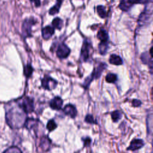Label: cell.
I'll use <instances>...</instances> for the list:
<instances>
[{
    "label": "cell",
    "instance_id": "cell-1",
    "mask_svg": "<svg viewBox=\"0 0 153 153\" xmlns=\"http://www.w3.org/2000/svg\"><path fill=\"white\" fill-rule=\"evenodd\" d=\"M26 113L17 100L10 102L5 105V118L8 125L12 128L22 127L26 121Z\"/></svg>",
    "mask_w": 153,
    "mask_h": 153
},
{
    "label": "cell",
    "instance_id": "cell-2",
    "mask_svg": "<svg viewBox=\"0 0 153 153\" xmlns=\"http://www.w3.org/2000/svg\"><path fill=\"white\" fill-rule=\"evenodd\" d=\"M107 65L106 63H101L94 70V71L92 72L91 75L90 76H89L88 77H87L85 80L84 81V83H83V87L84 88H87L90 82H91V81L94 79H97L99 78L100 75H102L103 71L106 69Z\"/></svg>",
    "mask_w": 153,
    "mask_h": 153
},
{
    "label": "cell",
    "instance_id": "cell-3",
    "mask_svg": "<svg viewBox=\"0 0 153 153\" xmlns=\"http://www.w3.org/2000/svg\"><path fill=\"white\" fill-rule=\"evenodd\" d=\"M18 104L26 114L32 112L34 109L33 100L29 97H25L17 100Z\"/></svg>",
    "mask_w": 153,
    "mask_h": 153
},
{
    "label": "cell",
    "instance_id": "cell-4",
    "mask_svg": "<svg viewBox=\"0 0 153 153\" xmlns=\"http://www.w3.org/2000/svg\"><path fill=\"white\" fill-rule=\"evenodd\" d=\"M36 23V21L33 17L26 19L22 24V35L25 38L31 36L32 27Z\"/></svg>",
    "mask_w": 153,
    "mask_h": 153
},
{
    "label": "cell",
    "instance_id": "cell-5",
    "mask_svg": "<svg viewBox=\"0 0 153 153\" xmlns=\"http://www.w3.org/2000/svg\"><path fill=\"white\" fill-rule=\"evenodd\" d=\"M148 0H121L118 5L120 10L123 11H128L133 5L137 4H143Z\"/></svg>",
    "mask_w": 153,
    "mask_h": 153
},
{
    "label": "cell",
    "instance_id": "cell-6",
    "mask_svg": "<svg viewBox=\"0 0 153 153\" xmlns=\"http://www.w3.org/2000/svg\"><path fill=\"white\" fill-rule=\"evenodd\" d=\"M42 87L48 90H51L56 87L57 85V82L50 76L45 75L41 81Z\"/></svg>",
    "mask_w": 153,
    "mask_h": 153
},
{
    "label": "cell",
    "instance_id": "cell-7",
    "mask_svg": "<svg viewBox=\"0 0 153 153\" xmlns=\"http://www.w3.org/2000/svg\"><path fill=\"white\" fill-rule=\"evenodd\" d=\"M71 50L69 48L63 43L60 44L57 49V56L60 59H65L69 55Z\"/></svg>",
    "mask_w": 153,
    "mask_h": 153
},
{
    "label": "cell",
    "instance_id": "cell-8",
    "mask_svg": "<svg viewBox=\"0 0 153 153\" xmlns=\"http://www.w3.org/2000/svg\"><path fill=\"white\" fill-rule=\"evenodd\" d=\"M152 17V4L150 5L149 8H146L145 9L144 11L140 14L139 17V23L143 25L145 23H148L149 19H151Z\"/></svg>",
    "mask_w": 153,
    "mask_h": 153
},
{
    "label": "cell",
    "instance_id": "cell-9",
    "mask_svg": "<svg viewBox=\"0 0 153 153\" xmlns=\"http://www.w3.org/2000/svg\"><path fill=\"white\" fill-rule=\"evenodd\" d=\"M90 48V44L87 41H84L81 50V59L85 62L89 57V51Z\"/></svg>",
    "mask_w": 153,
    "mask_h": 153
},
{
    "label": "cell",
    "instance_id": "cell-10",
    "mask_svg": "<svg viewBox=\"0 0 153 153\" xmlns=\"http://www.w3.org/2000/svg\"><path fill=\"white\" fill-rule=\"evenodd\" d=\"M144 145V142L140 139H134L130 142V146L127 148V150L136 151L140 149Z\"/></svg>",
    "mask_w": 153,
    "mask_h": 153
},
{
    "label": "cell",
    "instance_id": "cell-11",
    "mask_svg": "<svg viewBox=\"0 0 153 153\" xmlns=\"http://www.w3.org/2000/svg\"><path fill=\"white\" fill-rule=\"evenodd\" d=\"M63 111V112L66 115H68L71 118H74L76 116V114H77V111H76L75 107L71 104L66 105L64 107Z\"/></svg>",
    "mask_w": 153,
    "mask_h": 153
},
{
    "label": "cell",
    "instance_id": "cell-12",
    "mask_svg": "<svg viewBox=\"0 0 153 153\" xmlns=\"http://www.w3.org/2000/svg\"><path fill=\"white\" fill-rule=\"evenodd\" d=\"M63 105V100L58 96L54 97L50 102V106L54 110H59L62 108Z\"/></svg>",
    "mask_w": 153,
    "mask_h": 153
},
{
    "label": "cell",
    "instance_id": "cell-13",
    "mask_svg": "<svg viewBox=\"0 0 153 153\" xmlns=\"http://www.w3.org/2000/svg\"><path fill=\"white\" fill-rule=\"evenodd\" d=\"M54 33V29L50 26H46L42 29V36L44 39L50 38Z\"/></svg>",
    "mask_w": 153,
    "mask_h": 153
},
{
    "label": "cell",
    "instance_id": "cell-14",
    "mask_svg": "<svg viewBox=\"0 0 153 153\" xmlns=\"http://www.w3.org/2000/svg\"><path fill=\"white\" fill-rule=\"evenodd\" d=\"M152 57L149 56L148 57V53L147 52L143 53L141 55V60L142 62L145 64L148 65L149 66L150 70H151V73H152Z\"/></svg>",
    "mask_w": 153,
    "mask_h": 153
},
{
    "label": "cell",
    "instance_id": "cell-15",
    "mask_svg": "<svg viewBox=\"0 0 153 153\" xmlns=\"http://www.w3.org/2000/svg\"><path fill=\"white\" fill-rule=\"evenodd\" d=\"M63 0H56V3L54 5H53L50 10H49V14L50 15H55L56 14L58 13L59 10L60 8L61 5L63 2Z\"/></svg>",
    "mask_w": 153,
    "mask_h": 153
},
{
    "label": "cell",
    "instance_id": "cell-16",
    "mask_svg": "<svg viewBox=\"0 0 153 153\" xmlns=\"http://www.w3.org/2000/svg\"><path fill=\"white\" fill-rule=\"evenodd\" d=\"M109 62L110 63L115 65H121L123 64V60L119 56L115 54H111L110 56Z\"/></svg>",
    "mask_w": 153,
    "mask_h": 153
},
{
    "label": "cell",
    "instance_id": "cell-17",
    "mask_svg": "<svg viewBox=\"0 0 153 153\" xmlns=\"http://www.w3.org/2000/svg\"><path fill=\"white\" fill-rule=\"evenodd\" d=\"M97 38L101 42H107L109 38L108 32L104 29H100L97 34Z\"/></svg>",
    "mask_w": 153,
    "mask_h": 153
},
{
    "label": "cell",
    "instance_id": "cell-18",
    "mask_svg": "<svg viewBox=\"0 0 153 153\" xmlns=\"http://www.w3.org/2000/svg\"><path fill=\"white\" fill-rule=\"evenodd\" d=\"M40 143V146L44 151H47L49 149L50 145V141L48 137H43L41 140Z\"/></svg>",
    "mask_w": 153,
    "mask_h": 153
},
{
    "label": "cell",
    "instance_id": "cell-19",
    "mask_svg": "<svg viewBox=\"0 0 153 153\" xmlns=\"http://www.w3.org/2000/svg\"><path fill=\"white\" fill-rule=\"evenodd\" d=\"M96 10L100 17L104 19L107 16V11L106 10V7L105 6L102 5H97L96 7Z\"/></svg>",
    "mask_w": 153,
    "mask_h": 153
},
{
    "label": "cell",
    "instance_id": "cell-20",
    "mask_svg": "<svg viewBox=\"0 0 153 153\" xmlns=\"http://www.w3.org/2000/svg\"><path fill=\"white\" fill-rule=\"evenodd\" d=\"M51 24L54 29L60 30L63 26V20L59 17H56L53 20Z\"/></svg>",
    "mask_w": 153,
    "mask_h": 153
},
{
    "label": "cell",
    "instance_id": "cell-21",
    "mask_svg": "<svg viewBox=\"0 0 153 153\" xmlns=\"http://www.w3.org/2000/svg\"><path fill=\"white\" fill-rule=\"evenodd\" d=\"M99 51L100 54L104 55L106 53V51L108 49V44L107 42H101L98 46Z\"/></svg>",
    "mask_w": 153,
    "mask_h": 153
},
{
    "label": "cell",
    "instance_id": "cell-22",
    "mask_svg": "<svg viewBox=\"0 0 153 153\" xmlns=\"http://www.w3.org/2000/svg\"><path fill=\"white\" fill-rule=\"evenodd\" d=\"M105 79L107 82L114 83L117 80V75L115 74L109 73L106 75Z\"/></svg>",
    "mask_w": 153,
    "mask_h": 153
},
{
    "label": "cell",
    "instance_id": "cell-23",
    "mask_svg": "<svg viewBox=\"0 0 153 153\" xmlns=\"http://www.w3.org/2000/svg\"><path fill=\"white\" fill-rule=\"evenodd\" d=\"M122 117V115L119 111H114L111 113V118L114 122L118 121Z\"/></svg>",
    "mask_w": 153,
    "mask_h": 153
},
{
    "label": "cell",
    "instance_id": "cell-24",
    "mask_svg": "<svg viewBox=\"0 0 153 153\" xmlns=\"http://www.w3.org/2000/svg\"><path fill=\"white\" fill-rule=\"evenodd\" d=\"M56 127H57V124L55 123L54 120L51 119L48 121L47 124V129L48 131H51L54 130L55 128H56Z\"/></svg>",
    "mask_w": 153,
    "mask_h": 153
},
{
    "label": "cell",
    "instance_id": "cell-25",
    "mask_svg": "<svg viewBox=\"0 0 153 153\" xmlns=\"http://www.w3.org/2000/svg\"><path fill=\"white\" fill-rule=\"evenodd\" d=\"M33 72V68H32L30 65H27L24 68V74L26 76L29 77Z\"/></svg>",
    "mask_w": 153,
    "mask_h": 153
},
{
    "label": "cell",
    "instance_id": "cell-26",
    "mask_svg": "<svg viewBox=\"0 0 153 153\" xmlns=\"http://www.w3.org/2000/svg\"><path fill=\"white\" fill-rule=\"evenodd\" d=\"M85 121L89 124H95L96 122L93 118V117L91 114H88L85 117Z\"/></svg>",
    "mask_w": 153,
    "mask_h": 153
},
{
    "label": "cell",
    "instance_id": "cell-27",
    "mask_svg": "<svg viewBox=\"0 0 153 153\" xmlns=\"http://www.w3.org/2000/svg\"><path fill=\"white\" fill-rule=\"evenodd\" d=\"M22 151L18 148L17 146H11L5 151H4V152H21Z\"/></svg>",
    "mask_w": 153,
    "mask_h": 153
},
{
    "label": "cell",
    "instance_id": "cell-28",
    "mask_svg": "<svg viewBox=\"0 0 153 153\" xmlns=\"http://www.w3.org/2000/svg\"><path fill=\"white\" fill-rule=\"evenodd\" d=\"M132 105L134 106V107H139L140 106L142 102L139 100H137V99H133L132 100Z\"/></svg>",
    "mask_w": 153,
    "mask_h": 153
},
{
    "label": "cell",
    "instance_id": "cell-29",
    "mask_svg": "<svg viewBox=\"0 0 153 153\" xmlns=\"http://www.w3.org/2000/svg\"><path fill=\"white\" fill-rule=\"evenodd\" d=\"M82 140L84 141V145L85 146H88L90 143H91V140L90 137H86L85 139H83Z\"/></svg>",
    "mask_w": 153,
    "mask_h": 153
},
{
    "label": "cell",
    "instance_id": "cell-30",
    "mask_svg": "<svg viewBox=\"0 0 153 153\" xmlns=\"http://www.w3.org/2000/svg\"><path fill=\"white\" fill-rule=\"evenodd\" d=\"M31 2H33L34 3V5L35 7H38L40 6L41 5V1L40 0H29Z\"/></svg>",
    "mask_w": 153,
    "mask_h": 153
}]
</instances>
